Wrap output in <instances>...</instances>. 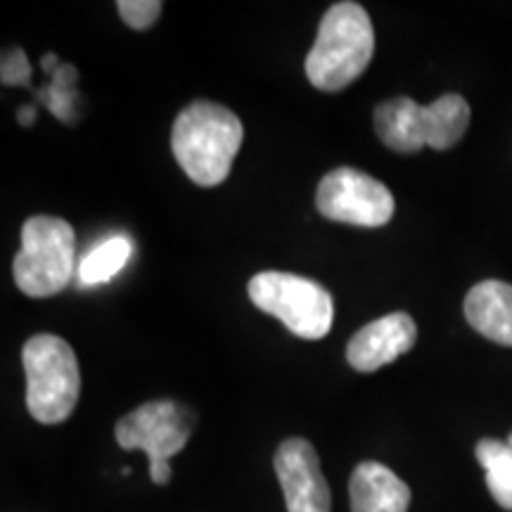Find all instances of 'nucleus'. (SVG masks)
Masks as SVG:
<instances>
[{
  "label": "nucleus",
  "mask_w": 512,
  "mask_h": 512,
  "mask_svg": "<svg viewBox=\"0 0 512 512\" xmlns=\"http://www.w3.org/2000/svg\"><path fill=\"white\" fill-rule=\"evenodd\" d=\"M245 128L235 112L219 102L197 100L176 117L171 150L195 185L214 188L230 176Z\"/></svg>",
  "instance_id": "1"
},
{
  "label": "nucleus",
  "mask_w": 512,
  "mask_h": 512,
  "mask_svg": "<svg viewBox=\"0 0 512 512\" xmlns=\"http://www.w3.org/2000/svg\"><path fill=\"white\" fill-rule=\"evenodd\" d=\"M375 55V31L363 5L335 3L320 19L318 36L306 57V76L318 91L337 93L368 69Z\"/></svg>",
  "instance_id": "2"
},
{
  "label": "nucleus",
  "mask_w": 512,
  "mask_h": 512,
  "mask_svg": "<svg viewBox=\"0 0 512 512\" xmlns=\"http://www.w3.org/2000/svg\"><path fill=\"white\" fill-rule=\"evenodd\" d=\"M27 408L43 425L72 418L81 394V370L74 349L57 335H34L22 351Z\"/></svg>",
  "instance_id": "3"
},
{
  "label": "nucleus",
  "mask_w": 512,
  "mask_h": 512,
  "mask_svg": "<svg viewBox=\"0 0 512 512\" xmlns=\"http://www.w3.org/2000/svg\"><path fill=\"white\" fill-rule=\"evenodd\" d=\"M74 259V228L57 216H31L22 226V249L12 264L15 283L27 297H55L72 280Z\"/></svg>",
  "instance_id": "4"
},
{
  "label": "nucleus",
  "mask_w": 512,
  "mask_h": 512,
  "mask_svg": "<svg viewBox=\"0 0 512 512\" xmlns=\"http://www.w3.org/2000/svg\"><path fill=\"white\" fill-rule=\"evenodd\" d=\"M249 299L256 309L283 320L292 335L323 339L335 320L332 294L304 275L264 271L249 280Z\"/></svg>",
  "instance_id": "5"
},
{
  "label": "nucleus",
  "mask_w": 512,
  "mask_h": 512,
  "mask_svg": "<svg viewBox=\"0 0 512 512\" xmlns=\"http://www.w3.org/2000/svg\"><path fill=\"white\" fill-rule=\"evenodd\" d=\"M195 415L176 401H150L117 422V441L124 451H143L150 458V479L157 486L169 484V458L188 444Z\"/></svg>",
  "instance_id": "6"
},
{
  "label": "nucleus",
  "mask_w": 512,
  "mask_h": 512,
  "mask_svg": "<svg viewBox=\"0 0 512 512\" xmlns=\"http://www.w3.org/2000/svg\"><path fill=\"white\" fill-rule=\"evenodd\" d=\"M316 207L330 221L380 228L392 221L394 195L377 178L342 166L323 176L316 192Z\"/></svg>",
  "instance_id": "7"
},
{
  "label": "nucleus",
  "mask_w": 512,
  "mask_h": 512,
  "mask_svg": "<svg viewBox=\"0 0 512 512\" xmlns=\"http://www.w3.org/2000/svg\"><path fill=\"white\" fill-rule=\"evenodd\" d=\"M275 475L285 494L287 512H330V489L316 448L306 439H285L275 451Z\"/></svg>",
  "instance_id": "8"
},
{
  "label": "nucleus",
  "mask_w": 512,
  "mask_h": 512,
  "mask_svg": "<svg viewBox=\"0 0 512 512\" xmlns=\"http://www.w3.org/2000/svg\"><path fill=\"white\" fill-rule=\"evenodd\" d=\"M418 342V325L408 313L396 311L361 328L347 344V361L358 373H375L408 354Z\"/></svg>",
  "instance_id": "9"
},
{
  "label": "nucleus",
  "mask_w": 512,
  "mask_h": 512,
  "mask_svg": "<svg viewBox=\"0 0 512 512\" xmlns=\"http://www.w3.org/2000/svg\"><path fill=\"white\" fill-rule=\"evenodd\" d=\"M351 512H408L411 489L387 465L366 460L349 479Z\"/></svg>",
  "instance_id": "10"
},
{
  "label": "nucleus",
  "mask_w": 512,
  "mask_h": 512,
  "mask_svg": "<svg viewBox=\"0 0 512 512\" xmlns=\"http://www.w3.org/2000/svg\"><path fill=\"white\" fill-rule=\"evenodd\" d=\"M375 133L389 150L413 155L430 147V112L411 98H394L377 105Z\"/></svg>",
  "instance_id": "11"
},
{
  "label": "nucleus",
  "mask_w": 512,
  "mask_h": 512,
  "mask_svg": "<svg viewBox=\"0 0 512 512\" xmlns=\"http://www.w3.org/2000/svg\"><path fill=\"white\" fill-rule=\"evenodd\" d=\"M465 318L479 335L512 347V285L503 280H484L465 297Z\"/></svg>",
  "instance_id": "12"
},
{
  "label": "nucleus",
  "mask_w": 512,
  "mask_h": 512,
  "mask_svg": "<svg viewBox=\"0 0 512 512\" xmlns=\"http://www.w3.org/2000/svg\"><path fill=\"white\" fill-rule=\"evenodd\" d=\"M430 112V147L432 150H451L456 147L470 126V105L456 93L441 95L427 105Z\"/></svg>",
  "instance_id": "13"
},
{
  "label": "nucleus",
  "mask_w": 512,
  "mask_h": 512,
  "mask_svg": "<svg viewBox=\"0 0 512 512\" xmlns=\"http://www.w3.org/2000/svg\"><path fill=\"white\" fill-rule=\"evenodd\" d=\"M475 453L486 472L489 494L503 510H512V448L508 441L482 439Z\"/></svg>",
  "instance_id": "14"
},
{
  "label": "nucleus",
  "mask_w": 512,
  "mask_h": 512,
  "mask_svg": "<svg viewBox=\"0 0 512 512\" xmlns=\"http://www.w3.org/2000/svg\"><path fill=\"white\" fill-rule=\"evenodd\" d=\"M133 254L131 240L124 235H114L110 240H102L91 252L83 256L79 266L81 285H100L110 283L121 268L128 264Z\"/></svg>",
  "instance_id": "15"
},
{
  "label": "nucleus",
  "mask_w": 512,
  "mask_h": 512,
  "mask_svg": "<svg viewBox=\"0 0 512 512\" xmlns=\"http://www.w3.org/2000/svg\"><path fill=\"white\" fill-rule=\"evenodd\" d=\"M76 69L72 64H60V69L53 74V86L46 91H38V98L48 105V110L57 119L72 121L74 119V95H76Z\"/></svg>",
  "instance_id": "16"
},
{
  "label": "nucleus",
  "mask_w": 512,
  "mask_h": 512,
  "mask_svg": "<svg viewBox=\"0 0 512 512\" xmlns=\"http://www.w3.org/2000/svg\"><path fill=\"white\" fill-rule=\"evenodd\" d=\"M117 10L128 27L145 31L162 15V3L159 0H121V3H117Z\"/></svg>",
  "instance_id": "17"
},
{
  "label": "nucleus",
  "mask_w": 512,
  "mask_h": 512,
  "mask_svg": "<svg viewBox=\"0 0 512 512\" xmlns=\"http://www.w3.org/2000/svg\"><path fill=\"white\" fill-rule=\"evenodd\" d=\"M0 79L5 86H29L31 64L22 48H10L3 53V67H0Z\"/></svg>",
  "instance_id": "18"
},
{
  "label": "nucleus",
  "mask_w": 512,
  "mask_h": 512,
  "mask_svg": "<svg viewBox=\"0 0 512 512\" xmlns=\"http://www.w3.org/2000/svg\"><path fill=\"white\" fill-rule=\"evenodd\" d=\"M17 119H19V124H22V126H31V124H34V119H36V107L29 105V107H24V110H19Z\"/></svg>",
  "instance_id": "19"
},
{
  "label": "nucleus",
  "mask_w": 512,
  "mask_h": 512,
  "mask_svg": "<svg viewBox=\"0 0 512 512\" xmlns=\"http://www.w3.org/2000/svg\"><path fill=\"white\" fill-rule=\"evenodd\" d=\"M41 64H43V72L46 74H50L53 76L57 69H60V64H57V57L53 55V53H48V55H43V60H41Z\"/></svg>",
  "instance_id": "20"
},
{
  "label": "nucleus",
  "mask_w": 512,
  "mask_h": 512,
  "mask_svg": "<svg viewBox=\"0 0 512 512\" xmlns=\"http://www.w3.org/2000/svg\"><path fill=\"white\" fill-rule=\"evenodd\" d=\"M508 446L512 448V434H510V437H508Z\"/></svg>",
  "instance_id": "21"
}]
</instances>
